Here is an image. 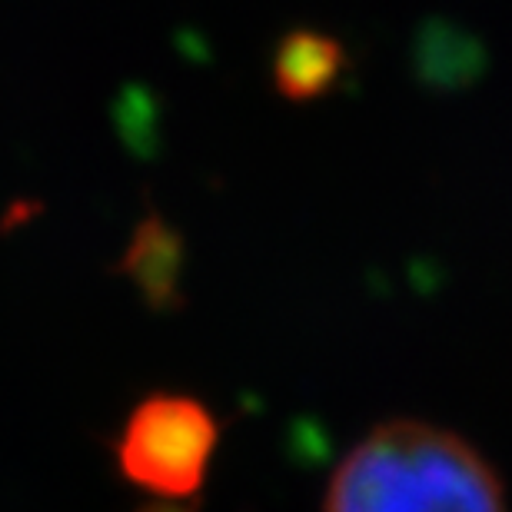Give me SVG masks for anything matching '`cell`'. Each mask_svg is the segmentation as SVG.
Returning <instances> with one entry per match:
<instances>
[{
  "mask_svg": "<svg viewBox=\"0 0 512 512\" xmlns=\"http://www.w3.org/2000/svg\"><path fill=\"white\" fill-rule=\"evenodd\" d=\"M323 512L509 509L503 479L473 443L419 419H389L333 469Z\"/></svg>",
  "mask_w": 512,
  "mask_h": 512,
  "instance_id": "1",
  "label": "cell"
},
{
  "mask_svg": "<svg viewBox=\"0 0 512 512\" xmlns=\"http://www.w3.org/2000/svg\"><path fill=\"white\" fill-rule=\"evenodd\" d=\"M220 423L207 403L180 393L140 399L117 439V463L133 486L160 499L197 496L207 483Z\"/></svg>",
  "mask_w": 512,
  "mask_h": 512,
  "instance_id": "2",
  "label": "cell"
},
{
  "mask_svg": "<svg viewBox=\"0 0 512 512\" xmlns=\"http://www.w3.org/2000/svg\"><path fill=\"white\" fill-rule=\"evenodd\" d=\"M343 60V47L333 37L313 34V30H296L276 50L273 80L283 97L313 100L336 84Z\"/></svg>",
  "mask_w": 512,
  "mask_h": 512,
  "instance_id": "3",
  "label": "cell"
},
{
  "mask_svg": "<svg viewBox=\"0 0 512 512\" xmlns=\"http://www.w3.org/2000/svg\"><path fill=\"white\" fill-rule=\"evenodd\" d=\"M127 270L150 296H170L177 280V240H167L157 220L147 223L127 253Z\"/></svg>",
  "mask_w": 512,
  "mask_h": 512,
  "instance_id": "4",
  "label": "cell"
},
{
  "mask_svg": "<svg viewBox=\"0 0 512 512\" xmlns=\"http://www.w3.org/2000/svg\"><path fill=\"white\" fill-rule=\"evenodd\" d=\"M163 512H180V509H163Z\"/></svg>",
  "mask_w": 512,
  "mask_h": 512,
  "instance_id": "5",
  "label": "cell"
}]
</instances>
